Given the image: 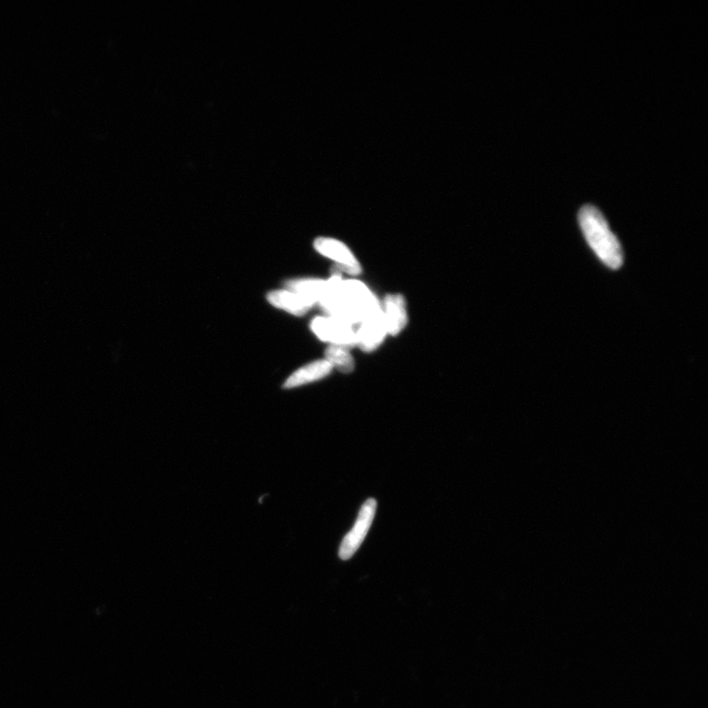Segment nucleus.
<instances>
[{
    "mask_svg": "<svg viewBox=\"0 0 708 708\" xmlns=\"http://www.w3.org/2000/svg\"><path fill=\"white\" fill-rule=\"evenodd\" d=\"M578 223L590 249L608 268L618 270L624 263L621 243L610 230L602 212L594 206L586 205L578 213Z\"/></svg>",
    "mask_w": 708,
    "mask_h": 708,
    "instance_id": "f257e3e1",
    "label": "nucleus"
},
{
    "mask_svg": "<svg viewBox=\"0 0 708 708\" xmlns=\"http://www.w3.org/2000/svg\"><path fill=\"white\" fill-rule=\"evenodd\" d=\"M312 331L324 341H330L333 346L346 349L358 346L357 332L351 324L336 318L318 317L311 324Z\"/></svg>",
    "mask_w": 708,
    "mask_h": 708,
    "instance_id": "f03ea898",
    "label": "nucleus"
},
{
    "mask_svg": "<svg viewBox=\"0 0 708 708\" xmlns=\"http://www.w3.org/2000/svg\"><path fill=\"white\" fill-rule=\"evenodd\" d=\"M377 502L375 499H368L360 509L356 525L344 536L341 548L340 557L341 560H350L360 547L364 538L367 537L370 527L375 517Z\"/></svg>",
    "mask_w": 708,
    "mask_h": 708,
    "instance_id": "7ed1b4c3",
    "label": "nucleus"
},
{
    "mask_svg": "<svg viewBox=\"0 0 708 708\" xmlns=\"http://www.w3.org/2000/svg\"><path fill=\"white\" fill-rule=\"evenodd\" d=\"M314 245L315 249L324 256V257L336 262V268L341 272L351 275H357L361 273L359 262L354 257V255L347 246L341 241L333 239L320 238L315 241Z\"/></svg>",
    "mask_w": 708,
    "mask_h": 708,
    "instance_id": "20e7f679",
    "label": "nucleus"
},
{
    "mask_svg": "<svg viewBox=\"0 0 708 708\" xmlns=\"http://www.w3.org/2000/svg\"><path fill=\"white\" fill-rule=\"evenodd\" d=\"M387 333L382 310L373 312L360 323L357 332L358 346L366 352L375 350L385 339Z\"/></svg>",
    "mask_w": 708,
    "mask_h": 708,
    "instance_id": "39448f33",
    "label": "nucleus"
},
{
    "mask_svg": "<svg viewBox=\"0 0 708 708\" xmlns=\"http://www.w3.org/2000/svg\"><path fill=\"white\" fill-rule=\"evenodd\" d=\"M385 318L387 332L392 336H397L408 323V314L405 299L400 294H389L385 299Z\"/></svg>",
    "mask_w": 708,
    "mask_h": 708,
    "instance_id": "423d86ee",
    "label": "nucleus"
},
{
    "mask_svg": "<svg viewBox=\"0 0 708 708\" xmlns=\"http://www.w3.org/2000/svg\"><path fill=\"white\" fill-rule=\"evenodd\" d=\"M268 299L274 308L288 311L297 316L307 313L315 304L313 301L301 297L291 291H275L268 295Z\"/></svg>",
    "mask_w": 708,
    "mask_h": 708,
    "instance_id": "0eeeda50",
    "label": "nucleus"
},
{
    "mask_svg": "<svg viewBox=\"0 0 708 708\" xmlns=\"http://www.w3.org/2000/svg\"><path fill=\"white\" fill-rule=\"evenodd\" d=\"M332 369L331 364L326 359L312 362L308 366L294 372L285 382L284 388H297L305 385V384L318 381L328 376Z\"/></svg>",
    "mask_w": 708,
    "mask_h": 708,
    "instance_id": "6e6552de",
    "label": "nucleus"
},
{
    "mask_svg": "<svg viewBox=\"0 0 708 708\" xmlns=\"http://www.w3.org/2000/svg\"><path fill=\"white\" fill-rule=\"evenodd\" d=\"M289 291L314 303L321 302L328 292V282L322 280H294L287 282Z\"/></svg>",
    "mask_w": 708,
    "mask_h": 708,
    "instance_id": "1a4fd4ad",
    "label": "nucleus"
},
{
    "mask_svg": "<svg viewBox=\"0 0 708 708\" xmlns=\"http://www.w3.org/2000/svg\"><path fill=\"white\" fill-rule=\"evenodd\" d=\"M326 360L332 367L338 368L342 373H350L354 369V360L349 349L340 346H331L326 350Z\"/></svg>",
    "mask_w": 708,
    "mask_h": 708,
    "instance_id": "9d476101",
    "label": "nucleus"
}]
</instances>
